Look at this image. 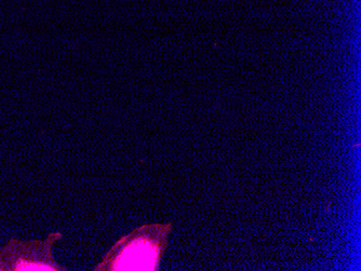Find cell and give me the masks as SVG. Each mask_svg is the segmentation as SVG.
Wrapping results in <instances>:
<instances>
[{
	"mask_svg": "<svg viewBox=\"0 0 361 271\" xmlns=\"http://www.w3.org/2000/svg\"><path fill=\"white\" fill-rule=\"evenodd\" d=\"M171 229V222L135 228L114 244L93 270L157 271Z\"/></svg>",
	"mask_w": 361,
	"mask_h": 271,
	"instance_id": "6da1fadb",
	"label": "cell"
},
{
	"mask_svg": "<svg viewBox=\"0 0 361 271\" xmlns=\"http://www.w3.org/2000/svg\"><path fill=\"white\" fill-rule=\"evenodd\" d=\"M0 271H3V266H1V262H0Z\"/></svg>",
	"mask_w": 361,
	"mask_h": 271,
	"instance_id": "3957f363",
	"label": "cell"
},
{
	"mask_svg": "<svg viewBox=\"0 0 361 271\" xmlns=\"http://www.w3.org/2000/svg\"><path fill=\"white\" fill-rule=\"evenodd\" d=\"M63 238L61 232H51L44 240L19 241L11 239L0 248L3 271H66L54 258V246Z\"/></svg>",
	"mask_w": 361,
	"mask_h": 271,
	"instance_id": "7a4b0ae2",
	"label": "cell"
}]
</instances>
